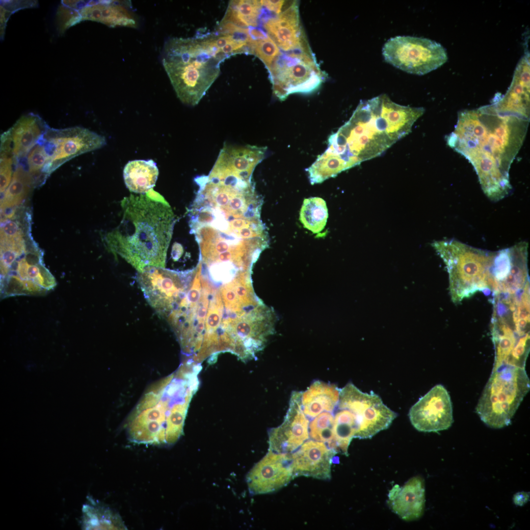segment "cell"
<instances>
[{
	"mask_svg": "<svg viewBox=\"0 0 530 530\" xmlns=\"http://www.w3.org/2000/svg\"><path fill=\"white\" fill-rule=\"evenodd\" d=\"M41 138L29 151L26 157L18 162L24 165L33 179L34 176L36 177L39 175L41 180V176L43 180H44L42 173L48 162L49 156Z\"/></svg>",
	"mask_w": 530,
	"mask_h": 530,
	"instance_id": "36",
	"label": "cell"
},
{
	"mask_svg": "<svg viewBox=\"0 0 530 530\" xmlns=\"http://www.w3.org/2000/svg\"><path fill=\"white\" fill-rule=\"evenodd\" d=\"M338 404L355 414L359 426L355 438L359 439L371 438L387 429L397 416L378 395L363 393L351 382L340 389Z\"/></svg>",
	"mask_w": 530,
	"mask_h": 530,
	"instance_id": "14",
	"label": "cell"
},
{
	"mask_svg": "<svg viewBox=\"0 0 530 530\" xmlns=\"http://www.w3.org/2000/svg\"><path fill=\"white\" fill-rule=\"evenodd\" d=\"M17 162L9 155L0 153V193H3L9 185L14 172V167Z\"/></svg>",
	"mask_w": 530,
	"mask_h": 530,
	"instance_id": "37",
	"label": "cell"
},
{
	"mask_svg": "<svg viewBox=\"0 0 530 530\" xmlns=\"http://www.w3.org/2000/svg\"><path fill=\"white\" fill-rule=\"evenodd\" d=\"M250 274V272L240 273L220 288L224 313L240 316L257 307Z\"/></svg>",
	"mask_w": 530,
	"mask_h": 530,
	"instance_id": "25",
	"label": "cell"
},
{
	"mask_svg": "<svg viewBox=\"0 0 530 530\" xmlns=\"http://www.w3.org/2000/svg\"><path fill=\"white\" fill-rule=\"evenodd\" d=\"M263 7L270 11L275 15L281 12V10L285 2L284 0H261Z\"/></svg>",
	"mask_w": 530,
	"mask_h": 530,
	"instance_id": "39",
	"label": "cell"
},
{
	"mask_svg": "<svg viewBox=\"0 0 530 530\" xmlns=\"http://www.w3.org/2000/svg\"><path fill=\"white\" fill-rule=\"evenodd\" d=\"M195 276L166 319L179 343L181 350L194 360L202 343L206 318L214 290L207 278Z\"/></svg>",
	"mask_w": 530,
	"mask_h": 530,
	"instance_id": "8",
	"label": "cell"
},
{
	"mask_svg": "<svg viewBox=\"0 0 530 530\" xmlns=\"http://www.w3.org/2000/svg\"><path fill=\"white\" fill-rule=\"evenodd\" d=\"M433 246L447 265L454 302L478 291L493 289L496 251L476 248L455 239L435 241Z\"/></svg>",
	"mask_w": 530,
	"mask_h": 530,
	"instance_id": "6",
	"label": "cell"
},
{
	"mask_svg": "<svg viewBox=\"0 0 530 530\" xmlns=\"http://www.w3.org/2000/svg\"><path fill=\"white\" fill-rule=\"evenodd\" d=\"M530 118L499 110L492 103L458 112L447 145L472 165L481 189L491 201H500L512 190L511 165L522 146Z\"/></svg>",
	"mask_w": 530,
	"mask_h": 530,
	"instance_id": "1",
	"label": "cell"
},
{
	"mask_svg": "<svg viewBox=\"0 0 530 530\" xmlns=\"http://www.w3.org/2000/svg\"><path fill=\"white\" fill-rule=\"evenodd\" d=\"M301 392L294 391L283 423L268 432L269 450L291 454L309 439V419L304 413Z\"/></svg>",
	"mask_w": 530,
	"mask_h": 530,
	"instance_id": "16",
	"label": "cell"
},
{
	"mask_svg": "<svg viewBox=\"0 0 530 530\" xmlns=\"http://www.w3.org/2000/svg\"><path fill=\"white\" fill-rule=\"evenodd\" d=\"M0 238H15L24 237L21 223L13 217L0 221Z\"/></svg>",
	"mask_w": 530,
	"mask_h": 530,
	"instance_id": "38",
	"label": "cell"
},
{
	"mask_svg": "<svg viewBox=\"0 0 530 530\" xmlns=\"http://www.w3.org/2000/svg\"><path fill=\"white\" fill-rule=\"evenodd\" d=\"M299 215V220L305 228L313 233L320 232L324 228L328 217L325 201L318 197L305 199Z\"/></svg>",
	"mask_w": 530,
	"mask_h": 530,
	"instance_id": "33",
	"label": "cell"
},
{
	"mask_svg": "<svg viewBox=\"0 0 530 530\" xmlns=\"http://www.w3.org/2000/svg\"><path fill=\"white\" fill-rule=\"evenodd\" d=\"M530 73L528 53L517 64L505 94L495 97L492 103L499 110L530 118Z\"/></svg>",
	"mask_w": 530,
	"mask_h": 530,
	"instance_id": "23",
	"label": "cell"
},
{
	"mask_svg": "<svg viewBox=\"0 0 530 530\" xmlns=\"http://www.w3.org/2000/svg\"><path fill=\"white\" fill-rule=\"evenodd\" d=\"M201 369V364L186 358L175 371L148 388L126 421L131 442L170 446L179 439Z\"/></svg>",
	"mask_w": 530,
	"mask_h": 530,
	"instance_id": "3",
	"label": "cell"
},
{
	"mask_svg": "<svg viewBox=\"0 0 530 530\" xmlns=\"http://www.w3.org/2000/svg\"><path fill=\"white\" fill-rule=\"evenodd\" d=\"M84 508L85 529L127 530L120 515L108 507L92 504Z\"/></svg>",
	"mask_w": 530,
	"mask_h": 530,
	"instance_id": "32",
	"label": "cell"
},
{
	"mask_svg": "<svg viewBox=\"0 0 530 530\" xmlns=\"http://www.w3.org/2000/svg\"><path fill=\"white\" fill-rule=\"evenodd\" d=\"M266 150V147L224 144L208 176L214 178L234 176L252 180V173L265 158Z\"/></svg>",
	"mask_w": 530,
	"mask_h": 530,
	"instance_id": "18",
	"label": "cell"
},
{
	"mask_svg": "<svg viewBox=\"0 0 530 530\" xmlns=\"http://www.w3.org/2000/svg\"><path fill=\"white\" fill-rule=\"evenodd\" d=\"M49 126L37 114L21 117L0 138V153L11 156L18 163L38 142Z\"/></svg>",
	"mask_w": 530,
	"mask_h": 530,
	"instance_id": "20",
	"label": "cell"
},
{
	"mask_svg": "<svg viewBox=\"0 0 530 530\" xmlns=\"http://www.w3.org/2000/svg\"><path fill=\"white\" fill-rule=\"evenodd\" d=\"M340 389L334 384L321 381L313 382L304 392H301L302 410L309 419H313L324 412H333L337 406Z\"/></svg>",
	"mask_w": 530,
	"mask_h": 530,
	"instance_id": "26",
	"label": "cell"
},
{
	"mask_svg": "<svg viewBox=\"0 0 530 530\" xmlns=\"http://www.w3.org/2000/svg\"><path fill=\"white\" fill-rule=\"evenodd\" d=\"M388 63L408 73L424 75L443 65L448 60L445 49L431 39L397 36L388 39L382 49Z\"/></svg>",
	"mask_w": 530,
	"mask_h": 530,
	"instance_id": "11",
	"label": "cell"
},
{
	"mask_svg": "<svg viewBox=\"0 0 530 530\" xmlns=\"http://www.w3.org/2000/svg\"><path fill=\"white\" fill-rule=\"evenodd\" d=\"M34 180L24 165L18 162L11 182L0 198V209L15 208L27 196Z\"/></svg>",
	"mask_w": 530,
	"mask_h": 530,
	"instance_id": "30",
	"label": "cell"
},
{
	"mask_svg": "<svg viewBox=\"0 0 530 530\" xmlns=\"http://www.w3.org/2000/svg\"><path fill=\"white\" fill-rule=\"evenodd\" d=\"M264 28L279 48L285 52L311 51L300 24L297 2L272 17H262Z\"/></svg>",
	"mask_w": 530,
	"mask_h": 530,
	"instance_id": "19",
	"label": "cell"
},
{
	"mask_svg": "<svg viewBox=\"0 0 530 530\" xmlns=\"http://www.w3.org/2000/svg\"><path fill=\"white\" fill-rule=\"evenodd\" d=\"M424 111L398 104L385 94L361 101L349 120L329 136L327 150L348 169L408 134Z\"/></svg>",
	"mask_w": 530,
	"mask_h": 530,
	"instance_id": "2",
	"label": "cell"
},
{
	"mask_svg": "<svg viewBox=\"0 0 530 530\" xmlns=\"http://www.w3.org/2000/svg\"><path fill=\"white\" fill-rule=\"evenodd\" d=\"M413 426L422 432H438L448 429L453 422L449 393L441 384L432 388L410 409Z\"/></svg>",
	"mask_w": 530,
	"mask_h": 530,
	"instance_id": "15",
	"label": "cell"
},
{
	"mask_svg": "<svg viewBox=\"0 0 530 530\" xmlns=\"http://www.w3.org/2000/svg\"><path fill=\"white\" fill-rule=\"evenodd\" d=\"M293 478L291 454L268 450L248 472L246 482L251 494L260 495L277 491Z\"/></svg>",
	"mask_w": 530,
	"mask_h": 530,
	"instance_id": "17",
	"label": "cell"
},
{
	"mask_svg": "<svg viewBox=\"0 0 530 530\" xmlns=\"http://www.w3.org/2000/svg\"><path fill=\"white\" fill-rule=\"evenodd\" d=\"M268 70L273 92L282 101L292 93L315 91L325 78L311 51L280 52Z\"/></svg>",
	"mask_w": 530,
	"mask_h": 530,
	"instance_id": "9",
	"label": "cell"
},
{
	"mask_svg": "<svg viewBox=\"0 0 530 530\" xmlns=\"http://www.w3.org/2000/svg\"><path fill=\"white\" fill-rule=\"evenodd\" d=\"M424 479L411 478L403 486L395 485L388 494L387 503L391 509L401 519L416 520L423 515L425 502Z\"/></svg>",
	"mask_w": 530,
	"mask_h": 530,
	"instance_id": "24",
	"label": "cell"
},
{
	"mask_svg": "<svg viewBox=\"0 0 530 530\" xmlns=\"http://www.w3.org/2000/svg\"><path fill=\"white\" fill-rule=\"evenodd\" d=\"M127 2L104 1L90 3L82 11L83 18L96 21L109 26L135 27L136 22L131 11L127 8Z\"/></svg>",
	"mask_w": 530,
	"mask_h": 530,
	"instance_id": "27",
	"label": "cell"
},
{
	"mask_svg": "<svg viewBox=\"0 0 530 530\" xmlns=\"http://www.w3.org/2000/svg\"><path fill=\"white\" fill-rule=\"evenodd\" d=\"M40 250L34 245L19 254L11 264L0 270V298L41 295L53 290L55 278L45 267Z\"/></svg>",
	"mask_w": 530,
	"mask_h": 530,
	"instance_id": "10",
	"label": "cell"
},
{
	"mask_svg": "<svg viewBox=\"0 0 530 530\" xmlns=\"http://www.w3.org/2000/svg\"><path fill=\"white\" fill-rule=\"evenodd\" d=\"M261 0H232L222 20L242 27H256L263 14Z\"/></svg>",
	"mask_w": 530,
	"mask_h": 530,
	"instance_id": "31",
	"label": "cell"
},
{
	"mask_svg": "<svg viewBox=\"0 0 530 530\" xmlns=\"http://www.w3.org/2000/svg\"><path fill=\"white\" fill-rule=\"evenodd\" d=\"M122 205V221L109 239L111 249L138 272L149 266L165 267L175 222L170 207L133 195Z\"/></svg>",
	"mask_w": 530,
	"mask_h": 530,
	"instance_id": "4",
	"label": "cell"
},
{
	"mask_svg": "<svg viewBox=\"0 0 530 530\" xmlns=\"http://www.w3.org/2000/svg\"><path fill=\"white\" fill-rule=\"evenodd\" d=\"M247 52L258 57L267 69L280 53V49L268 34L261 38L252 39L247 46Z\"/></svg>",
	"mask_w": 530,
	"mask_h": 530,
	"instance_id": "35",
	"label": "cell"
},
{
	"mask_svg": "<svg viewBox=\"0 0 530 530\" xmlns=\"http://www.w3.org/2000/svg\"><path fill=\"white\" fill-rule=\"evenodd\" d=\"M530 389V381L525 368L504 366L492 370L476 412L490 427L507 426Z\"/></svg>",
	"mask_w": 530,
	"mask_h": 530,
	"instance_id": "7",
	"label": "cell"
},
{
	"mask_svg": "<svg viewBox=\"0 0 530 530\" xmlns=\"http://www.w3.org/2000/svg\"><path fill=\"white\" fill-rule=\"evenodd\" d=\"M333 412L324 411L319 414L309 422L310 439L323 442L335 451L333 446Z\"/></svg>",
	"mask_w": 530,
	"mask_h": 530,
	"instance_id": "34",
	"label": "cell"
},
{
	"mask_svg": "<svg viewBox=\"0 0 530 530\" xmlns=\"http://www.w3.org/2000/svg\"><path fill=\"white\" fill-rule=\"evenodd\" d=\"M333 446L336 452L347 454L348 448L358 429V421L350 409L338 404L333 412Z\"/></svg>",
	"mask_w": 530,
	"mask_h": 530,
	"instance_id": "29",
	"label": "cell"
},
{
	"mask_svg": "<svg viewBox=\"0 0 530 530\" xmlns=\"http://www.w3.org/2000/svg\"><path fill=\"white\" fill-rule=\"evenodd\" d=\"M492 339L495 360L492 370L504 366L525 368L530 351V335L521 336L508 323L493 317Z\"/></svg>",
	"mask_w": 530,
	"mask_h": 530,
	"instance_id": "21",
	"label": "cell"
},
{
	"mask_svg": "<svg viewBox=\"0 0 530 530\" xmlns=\"http://www.w3.org/2000/svg\"><path fill=\"white\" fill-rule=\"evenodd\" d=\"M229 56L214 42V34L172 38L163 47L162 62L180 100L197 105L220 74V64Z\"/></svg>",
	"mask_w": 530,
	"mask_h": 530,
	"instance_id": "5",
	"label": "cell"
},
{
	"mask_svg": "<svg viewBox=\"0 0 530 530\" xmlns=\"http://www.w3.org/2000/svg\"><path fill=\"white\" fill-rule=\"evenodd\" d=\"M41 139L49 156L42 173L44 180L66 161L106 143L104 136L80 126L61 129L49 127Z\"/></svg>",
	"mask_w": 530,
	"mask_h": 530,
	"instance_id": "13",
	"label": "cell"
},
{
	"mask_svg": "<svg viewBox=\"0 0 530 530\" xmlns=\"http://www.w3.org/2000/svg\"><path fill=\"white\" fill-rule=\"evenodd\" d=\"M194 268L176 271L149 266L138 272L136 280L149 304L165 319L193 277Z\"/></svg>",
	"mask_w": 530,
	"mask_h": 530,
	"instance_id": "12",
	"label": "cell"
},
{
	"mask_svg": "<svg viewBox=\"0 0 530 530\" xmlns=\"http://www.w3.org/2000/svg\"><path fill=\"white\" fill-rule=\"evenodd\" d=\"M336 453L323 442L307 440L291 453L294 478L304 476L329 480L332 459Z\"/></svg>",
	"mask_w": 530,
	"mask_h": 530,
	"instance_id": "22",
	"label": "cell"
},
{
	"mask_svg": "<svg viewBox=\"0 0 530 530\" xmlns=\"http://www.w3.org/2000/svg\"><path fill=\"white\" fill-rule=\"evenodd\" d=\"M159 175L157 164L152 159L129 161L123 170L127 187L136 193H144L155 185Z\"/></svg>",
	"mask_w": 530,
	"mask_h": 530,
	"instance_id": "28",
	"label": "cell"
}]
</instances>
